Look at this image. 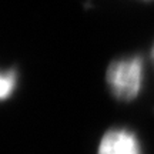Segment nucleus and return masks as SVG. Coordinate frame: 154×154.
I'll list each match as a JSON object with an SVG mask.
<instances>
[{
  "label": "nucleus",
  "mask_w": 154,
  "mask_h": 154,
  "mask_svg": "<svg viewBox=\"0 0 154 154\" xmlns=\"http://www.w3.org/2000/svg\"><path fill=\"white\" fill-rule=\"evenodd\" d=\"M107 83L117 99H134L143 84V60L131 57L111 63L107 70Z\"/></svg>",
  "instance_id": "nucleus-1"
},
{
  "label": "nucleus",
  "mask_w": 154,
  "mask_h": 154,
  "mask_svg": "<svg viewBox=\"0 0 154 154\" xmlns=\"http://www.w3.org/2000/svg\"><path fill=\"white\" fill-rule=\"evenodd\" d=\"M97 154H141L137 137L126 128H113L106 133Z\"/></svg>",
  "instance_id": "nucleus-2"
},
{
  "label": "nucleus",
  "mask_w": 154,
  "mask_h": 154,
  "mask_svg": "<svg viewBox=\"0 0 154 154\" xmlns=\"http://www.w3.org/2000/svg\"><path fill=\"white\" fill-rule=\"evenodd\" d=\"M16 86V73L9 70V72L2 73V79H0V96L2 99H7Z\"/></svg>",
  "instance_id": "nucleus-3"
},
{
  "label": "nucleus",
  "mask_w": 154,
  "mask_h": 154,
  "mask_svg": "<svg viewBox=\"0 0 154 154\" xmlns=\"http://www.w3.org/2000/svg\"><path fill=\"white\" fill-rule=\"evenodd\" d=\"M151 56H153V60H154V47H153V53H151Z\"/></svg>",
  "instance_id": "nucleus-4"
}]
</instances>
